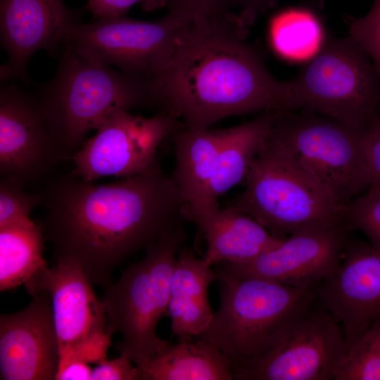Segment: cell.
<instances>
[{"instance_id":"7c38bea8","label":"cell","mask_w":380,"mask_h":380,"mask_svg":"<svg viewBox=\"0 0 380 380\" xmlns=\"http://www.w3.org/2000/svg\"><path fill=\"white\" fill-rule=\"evenodd\" d=\"M351 231L343 224L298 232L252 259L218 263L215 272L221 277L317 286L339 265Z\"/></svg>"},{"instance_id":"ac0fdd59","label":"cell","mask_w":380,"mask_h":380,"mask_svg":"<svg viewBox=\"0 0 380 380\" xmlns=\"http://www.w3.org/2000/svg\"><path fill=\"white\" fill-rule=\"evenodd\" d=\"M188 220L196 223L205 237L208 248L203 259L209 266L252 259L284 241L240 210L220 208L217 200L189 209Z\"/></svg>"},{"instance_id":"cb8c5ba5","label":"cell","mask_w":380,"mask_h":380,"mask_svg":"<svg viewBox=\"0 0 380 380\" xmlns=\"http://www.w3.org/2000/svg\"><path fill=\"white\" fill-rule=\"evenodd\" d=\"M270 39L277 54L296 62L309 61L326 44L320 20L310 11L300 8H289L272 18Z\"/></svg>"},{"instance_id":"6da1fadb","label":"cell","mask_w":380,"mask_h":380,"mask_svg":"<svg viewBox=\"0 0 380 380\" xmlns=\"http://www.w3.org/2000/svg\"><path fill=\"white\" fill-rule=\"evenodd\" d=\"M37 193L55 262L79 267L104 290L119 264L188 220L186 203L160 165L107 184L69 173Z\"/></svg>"},{"instance_id":"1f68e13d","label":"cell","mask_w":380,"mask_h":380,"mask_svg":"<svg viewBox=\"0 0 380 380\" xmlns=\"http://www.w3.org/2000/svg\"><path fill=\"white\" fill-rule=\"evenodd\" d=\"M111 336L108 332L99 333L91 336L61 361L59 367L70 361L98 365L107 360V352L112 343Z\"/></svg>"},{"instance_id":"83f0119b","label":"cell","mask_w":380,"mask_h":380,"mask_svg":"<svg viewBox=\"0 0 380 380\" xmlns=\"http://www.w3.org/2000/svg\"><path fill=\"white\" fill-rule=\"evenodd\" d=\"M349 37L369 56L380 76V0H373L368 13L348 20Z\"/></svg>"},{"instance_id":"4dcf8cb0","label":"cell","mask_w":380,"mask_h":380,"mask_svg":"<svg viewBox=\"0 0 380 380\" xmlns=\"http://www.w3.org/2000/svg\"><path fill=\"white\" fill-rule=\"evenodd\" d=\"M364 139L368 189H380V116L365 129Z\"/></svg>"},{"instance_id":"4316f807","label":"cell","mask_w":380,"mask_h":380,"mask_svg":"<svg viewBox=\"0 0 380 380\" xmlns=\"http://www.w3.org/2000/svg\"><path fill=\"white\" fill-rule=\"evenodd\" d=\"M346 217L352 230L362 232L380 250V189H368L355 198L346 206Z\"/></svg>"},{"instance_id":"5b68a950","label":"cell","mask_w":380,"mask_h":380,"mask_svg":"<svg viewBox=\"0 0 380 380\" xmlns=\"http://www.w3.org/2000/svg\"><path fill=\"white\" fill-rule=\"evenodd\" d=\"M220 307L198 336L226 355L232 372L277 343L317 303L316 286L217 276Z\"/></svg>"},{"instance_id":"e0dca14e","label":"cell","mask_w":380,"mask_h":380,"mask_svg":"<svg viewBox=\"0 0 380 380\" xmlns=\"http://www.w3.org/2000/svg\"><path fill=\"white\" fill-rule=\"evenodd\" d=\"M91 284L83 270L64 262L49 267L40 282L39 293L51 297L60 362L91 336L107 332L105 305Z\"/></svg>"},{"instance_id":"f1b7e54d","label":"cell","mask_w":380,"mask_h":380,"mask_svg":"<svg viewBox=\"0 0 380 380\" xmlns=\"http://www.w3.org/2000/svg\"><path fill=\"white\" fill-rule=\"evenodd\" d=\"M236 0H165L168 13L191 20L232 12Z\"/></svg>"},{"instance_id":"5bb4252c","label":"cell","mask_w":380,"mask_h":380,"mask_svg":"<svg viewBox=\"0 0 380 380\" xmlns=\"http://www.w3.org/2000/svg\"><path fill=\"white\" fill-rule=\"evenodd\" d=\"M37 97L15 84L0 91V174L41 181L62 161Z\"/></svg>"},{"instance_id":"52a82bcc","label":"cell","mask_w":380,"mask_h":380,"mask_svg":"<svg viewBox=\"0 0 380 380\" xmlns=\"http://www.w3.org/2000/svg\"><path fill=\"white\" fill-rule=\"evenodd\" d=\"M298 109L365 130L380 116V76L349 36L331 40L290 81Z\"/></svg>"},{"instance_id":"277c9868","label":"cell","mask_w":380,"mask_h":380,"mask_svg":"<svg viewBox=\"0 0 380 380\" xmlns=\"http://www.w3.org/2000/svg\"><path fill=\"white\" fill-rule=\"evenodd\" d=\"M244 181V189L228 206L251 216L276 238L348 224L346 207L270 132Z\"/></svg>"},{"instance_id":"44dd1931","label":"cell","mask_w":380,"mask_h":380,"mask_svg":"<svg viewBox=\"0 0 380 380\" xmlns=\"http://www.w3.org/2000/svg\"><path fill=\"white\" fill-rule=\"evenodd\" d=\"M139 380H232V365L213 343L194 338L169 343L142 366Z\"/></svg>"},{"instance_id":"836d02e7","label":"cell","mask_w":380,"mask_h":380,"mask_svg":"<svg viewBox=\"0 0 380 380\" xmlns=\"http://www.w3.org/2000/svg\"><path fill=\"white\" fill-rule=\"evenodd\" d=\"M274 0H236L234 8L248 25H251L257 18L265 12Z\"/></svg>"},{"instance_id":"ffe728a7","label":"cell","mask_w":380,"mask_h":380,"mask_svg":"<svg viewBox=\"0 0 380 380\" xmlns=\"http://www.w3.org/2000/svg\"><path fill=\"white\" fill-rule=\"evenodd\" d=\"M226 130L183 127L172 135L175 165L170 176L188 209L217 200L210 196L209 186Z\"/></svg>"},{"instance_id":"30bf717a","label":"cell","mask_w":380,"mask_h":380,"mask_svg":"<svg viewBox=\"0 0 380 380\" xmlns=\"http://www.w3.org/2000/svg\"><path fill=\"white\" fill-rule=\"evenodd\" d=\"M183 127L180 120L163 112L151 117L114 113L96 128L72 157L71 174L94 182L108 176L126 177L158 166L157 155L165 139Z\"/></svg>"},{"instance_id":"d590c367","label":"cell","mask_w":380,"mask_h":380,"mask_svg":"<svg viewBox=\"0 0 380 380\" xmlns=\"http://www.w3.org/2000/svg\"><path fill=\"white\" fill-rule=\"evenodd\" d=\"M60 1H62V0H60Z\"/></svg>"},{"instance_id":"e575fe53","label":"cell","mask_w":380,"mask_h":380,"mask_svg":"<svg viewBox=\"0 0 380 380\" xmlns=\"http://www.w3.org/2000/svg\"><path fill=\"white\" fill-rule=\"evenodd\" d=\"M92 369L89 364L80 361H70L61 365L56 380L91 379Z\"/></svg>"},{"instance_id":"ba28073f","label":"cell","mask_w":380,"mask_h":380,"mask_svg":"<svg viewBox=\"0 0 380 380\" xmlns=\"http://www.w3.org/2000/svg\"><path fill=\"white\" fill-rule=\"evenodd\" d=\"M365 130L300 109L277 112L270 134L346 207L368 189Z\"/></svg>"},{"instance_id":"7a4b0ae2","label":"cell","mask_w":380,"mask_h":380,"mask_svg":"<svg viewBox=\"0 0 380 380\" xmlns=\"http://www.w3.org/2000/svg\"><path fill=\"white\" fill-rule=\"evenodd\" d=\"M248 27L233 11L192 20L149 80L160 112L201 129L232 116L298 110L290 81L275 78L246 41Z\"/></svg>"},{"instance_id":"8fae6325","label":"cell","mask_w":380,"mask_h":380,"mask_svg":"<svg viewBox=\"0 0 380 380\" xmlns=\"http://www.w3.org/2000/svg\"><path fill=\"white\" fill-rule=\"evenodd\" d=\"M346 350L337 321L317 303L283 337L234 374L237 380H334Z\"/></svg>"},{"instance_id":"9c48e42d","label":"cell","mask_w":380,"mask_h":380,"mask_svg":"<svg viewBox=\"0 0 380 380\" xmlns=\"http://www.w3.org/2000/svg\"><path fill=\"white\" fill-rule=\"evenodd\" d=\"M191 20L170 13L155 21L125 15L70 25L62 43L90 60L146 80L167 63Z\"/></svg>"},{"instance_id":"2e32d148","label":"cell","mask_w":380,"mask_h":380,"mask_svg":"<svg viewBox=\"0 0 380 380\" xmlns=\"http://www.w3.org/2000/svg\"><path fill=\"white\" fill-rule=\"evenodd\" d=\"M82 13L60 0H0L1 43L8 54L1 78H25L34 52L54 51L66 29L81 21Z\"/></svg>"},{"instance_id":"4fadbf2b","label":"cell","mask_w":380,"mask_h":380,"mask_svg":"<svg viewBox=\"0 0 380 380\" xmlns=\"http://www.w3.org/2000/svg\"><path fill=\"white\" fill-rule=\"evenodd\" d=\"M316 295L341 327L347 347L380 318V250L349 236L339 265Z\"/></svg>"},{"instance_id":"3957f363","label":"cell","mask_w":380,"mask_h":380,"mask_svg":"<svg viewBox=\"0 0 380 380\" xmlns=\"http://www.w3.org/2000/svg\"><path fill=\"white\" fill-rule=\"evenodd\" d=\"M64 45L54 76L37 97L63 160H71L87 134L120 110L155 106L148 80L90 60Z\"/></svg>"},{"instance_id":"d6986e66","label":"cell","mask_w":380,"mask_h":380,"mask_svg":"<svg viewBox=\"0 0 380 380\" xmlns=\"http://www.w3.org/2000/svg\"><path fill=\"white\" fill-rule=\"evenodd\" d=\"M215 281V270L191 249L182 247L172 274L168 305L172 333L178 339L194 338L209 324L214 312L208 289Z\"/></svg>"},{"instance_id":"603a6c76","label":"cell","mask_w":380,"mask_h":380,"mask_svg":"<svg viewBox=\"0 0 380 380\" xmlns=\"http://www.w3.org/2000/svg\"><path fill=\"white\" fill-rule=\"evenodd\" d=\"M277 113H260L250 121L227 128L210 182L212 198L217 199L246 178Z\"/></svg>"},{"instance_id":"7402d4cb","label":"cell","mask_w":380,"mask_h":380,"mask_svg":"<svg viewBox=\"0 0 380 380\" xmlns=\"http://www.w3.org/2000/svg\"><path fill=\"white\" fill-rule=\"evenodd\" d=\"M45 239L30 218L0 227V291L24 284L32 296L49 270L44 258Z\"/></svg>"},{"instance_id":"8992f818","label":"cell","mask_w":380,"mask_h":380,"mask_svg":"<svg viewBox=\"0 0 380 380\" xmlns=\"http://www.w3.org/2000/svg\"><path fill=\"white\" fill-rule=\"evenodd\" d=\"M186 238L184 227L164 236L105 290L101 299L107 332L120 334L116 349L137 367L170 343L157 335L156 328L160 320L168 316L172 274Z\"/></svg>"},{"instance_id":"d6a6232c","label":"cell","mask_w":380,"mask_h":380,"mask_svg":"<svg viewBox=\"0 0 380 380\" xmlns=\"http://www.w3.org/2000/svg\"><path fill=\"white\" fill-rule=\"evenodd\" d=\"M91 380H139V369L127 356L106 360L92 369Z\"/></svg>"},{"instance_id":"d4e9b609","label":"cell","mask_w":380,"mask_h":380,"mask_svg":"<svg viewBox=\"0 0 380 380\" xmlns=\"http://www.w3.org/2000/svg\"><path fill=\"white\" fill-rule=\"evenodd\" d=\"M334 380H380V318L346 347Z\"/></svg>"},{"instance_id":"484cf974","label":"cell","mask_w":380,"mask_h":380,"mask_svg":"<svg viewBox=\"0 0 380 380\" xmlns=\"http://www.w3.org/2000/svg\"><path fill=\"white\" fill-rule=\"evenodd\" d=\"M26 183L11 175L0 179V227L30 218L32 211L40 205L37 192L30 193Z\"/></svg>"},{"instance_id":"f546056e","label":"cell","mask_w":380,"mask_h":380,"mask_svg":"<svg viewBox=\"0 0 380 380\" xmlns=\"http://www.w3.org/2000/svg\"><path fill=\"white\" fill-rule=\"evenodd\" d=\"M136 4L145 11H153L165 7V0H87L86 8L99 20L122 16Z\"/></svg>"},{"instance_id":"9a60e30c","label":"cell","mask_w":380,"mask_h":380,"mask_svg":"<svg viewBox=\"0 0 380 380\" xmlns=\"http://www.w3.org/2000/svg\"><path fill=\"white\" fill-rule=\"evenodd\" d=\"M0 316V379L56 380L60 348L47 291Z\"/></svg>"}]
</instances>
